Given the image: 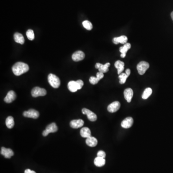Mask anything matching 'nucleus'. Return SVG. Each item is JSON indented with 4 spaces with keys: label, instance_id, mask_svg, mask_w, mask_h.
Wrapping results in <instances>:
<instances>
[{
    "label": "nucleus",
    "instance_id": "nucleus-1",
    "mask_svg": "<svg viewBox=\"0 0 173 173\" xmlns=\"http://www.w3.org/2000/svg\"><path fill=\"white\" fill-rule=\"evenodd\" d=\"M29 70V65L23 62H18L14 64L12 67L13 72L17 76L24 74Z\"/></svg>",
    "mask_w": 173,
    "mask_h": 173
},
{
    "label": "nucleus",
    "instance_id": "nucleus-2",
    "mask_svg": "<svg viewBox=\"0 0 173 173\" xmlns=\"http://www.w3.org/2000/svg\"><path fill=\"white\" fill-rule=\"evenodd\" d=\"M49 83L54 88H58L60 86V80L54 74H50L48 77Z\"/></svg>",
    "mask_w": 173,
    "mask_h": 173
},
{
    "label": "nucleus",
    "instance_id": "nucleus-3",
    "mask_svg": "<svg viewBox=\"0 0 173 173\" xmlns=\"http://www.w3.org/2000/svg\"><path fill=\"white\" fill-rule=\"evenodd\" d=\"M150 67V65L148 62L145 61H141L138 64L137 66L138 73L140 75H143L145 74Z\"/></svg>",
    "mask_w": 173,
    "mask_h": 173
},
{
    "label": "nucleus",
    "instance_id": "nucleus-4",
    "mask_svg": "<svg viewBox=\"0 0 173 173\" xmlns=\"http://www.w3.org/2000/svg\"><path fill=\"white\" fill-rule=\"evenodd\" d=\"M57 130V126H56V124L55 123H52L46 127L45 130L43 131L42 135L44 137H46L51 133L56 132Z\"/></svg>",
    "mask_w": 173,
    "mask_h": 173
},
{
    "label": "nucleus",
    "instance_id": "nucleus-5",
    "mask_svg": "<svg viewBox=\"0 0 173 173\" xmlns=\"http://www.w3.org/2000/svg\"><path fill=\"white\" fill-rule=\"evenodd\" d=\"M47 92L45 89L37 87L34 88L31 91V95L33 97L45 96Z\"/></svg>",
    "mask_w": 173,
    "mask_h": 173
},
{
    "label": "nucleus",
    "instance_id": "nucleus-6",
    "mask_svg": "<svg viewBox=\"0 0 173 173\" xmlns=\"http://www.w3.org/2000/svg\"><path fill=\"white\" fill-rule=\"evenodd\" d=\"M23 115L25 117L33 118V119H37L40 116L39 112L34 109H30L27 111H25Z\"/></svg>",
    "mask_w": 173,
    "mask_h": 173
},
{
    "label": "nucleus",
    "instance_id": "nucleus-7",
    "mask_svg": "<svg viewBox=\"0 0 173 173\" xmlns=\"http://www.w3.org/2000/svg\"><path fill=\"white\" fill-rule=\"evenodd\" d=\"M82 112L84 115H87L88 118V120H90L91 121H95L97 119V116L95 113H94L91 110L86 109V108H83L82 110Z\"/></svg>",
    "mask_w": 173,
    "mask_h": 173
},
{
    "label": "nucleus",
    "instance_id": "nucleus-8",
    "mask_svg": "<svg viewBox=\"0 0 173 173\" xmlns=\"http://www.w3.org/2000/svg\"><path fill=\"white\" fill-rule=\"evenodd\" d=\"M120 107V103L119 101H114L113 103L110 104L107 107V110L110 112H117Z\"/></svg>",
    "mask_w": 173,
    "mask_h": 173
},
{
    "label": "nucleus",
    "instance_id": "nucleus-9",
    "mask_svg": "<svg viewBox=\"0 0 173 173\" xmlns=\"http://www.w3.org/2000/svg\"><path fill=\"white\" fill-rule=\"evenodd\" d=\"M85 56V53L82 51H78L73 53L72 58L73 61L78 62L84 59Z\"/></svg>",
    "mask_w": 173,
    "mask_h": 173
},
{
    "label": "nucleus",
    "instance_id": "nucleus-10",
    "mask_svg": "<svg viewBox=\"0 0 173 173\" xmlns=\"http://www.w3.org/2000/svg\"><path fill=\"white\" fill-rule=\"evenodd\" d=\"M133 119L131 117L125 118L121 124V127L124 128H129L132 126L133 124Z\"/></svg>",
    "mask_w": 173,
    "mask_h": 173
},
{
    "label": "nucleus",
    "instance_id": "nucleus-11",
    "mask_svg": "<svg viewBox=\"0 0 173 173\" xmlns=\"http://www.w3.org/2000/svg\"><path fill=\"white\" fill-rule=\"evenodd\" d=\"M110 65V64L109 63H107L105 65L100 64V63H97L95 65V68L98 69L99 72L101 73H106L108 72L109 70L108 67H109Z\"/></svg>",
    "mask_w": 173,
    "mask_h": 173
},
{
    "label": "nucleus",
    "instance_id": "nucleus-12",
    "mask_svg": "<svg viewBox=\"0 0 173 173\" xmlns=\"http://www.w3.org/2000/svg\"><path fill=\"white\" fill-rule=\"evenodd\" d=\"M1 154L4 156L6 158H10L11 157L14 155V153L11 149L2 147L1 150Z\"/></svg>",
    "mask_w": 173,
    "mask_h": 173
},
{
    "label": "nucleus",
    "instance_id": "nucleus-13",
    "mask_svg": "<svg viewBox=\"0 0 173 173\" xmlns=\"http://www.w3.org/2000/svg\"><path fill=\"white\" fill-rule=\"evenodd\" d=\"M16 94L13 91H9L7 94L6 97L4 99V100L6 103H11L16 99Z\"/></svg>",
    "mask_w": 173,
    "mask_h": 173
},
{
    "label": "nucleus",
    "instance_id": "nucleus-14",
    "mask_svg": "<svg viewBox=\"0 0 173 173\" xmlns=\"http://www.w3.org/2000/svg\"><path fill=\"white\" fill-rule=\"evenodd\" d=\"M84 122L82 119H77V120H73L70 122V125L73 128H78L83 127L84 125Z\"/></svg>",
    "mask_w": 173,
    "mask_h": 173
},
{
    "label": "nucleus",
    "instance_id": "nucleus-15",
    "mask_svg": "<svg viewBox=\"0 0 173 173\" xmlns=\"http://www.w3.org/2000/svg\"><path fill=\"white\" fill-rule=\"evenodd\" d=\"M124 97L128 103H130L133 96V91L131 88H128L125 89L124 92Z\"/></svg>",
    "mask_w": 173,
    "mask_h": 173
},
{
    "label": "nucleus",
    "instance_id": "nucleus-16",
    "mask_svg": "<svg viewBox=\"0 0 173 173\" xmlns=\"http://www.w3.org/2000/svg\"><path fill=\"white\" fill-rule=\"evenodd\" d=\"M112 41L115 44H118L119 43L126 44L128 41V37L124 35L121 36L119 37H114Z\"/></svg>",
    "mask_w": 173,
    "mask_h": 173
},
{
    "label": "nucleus",
    "instance_id": "nucleus-17",
    "mask_svg": "<svg viewBox=\"0 0 173 173\" xmlns=\"http://www.w3.org/2000/svg\"><path fill=\"white\" fill-rule=\"evenodd\" d=\"M131 48V44L129 43H127L125 44V45L123 47H121L119 49V51L120 53H121V57L122 58H124L126 56V53L128 50L130 49Z\"/></svg>",
    "mask_w": 173,
    "mask_h": 173
},
{
    "label": "nucleus",
    "instance_id": "nucleus-18",
    "mask_svg": "<svg viewBox=\"0 0 173 173\" xmlns=\"http://www.w3.org/2000/svg\"><path fill=\"white\" fill-rule=\"evenodd\" d=\"M86 143L88 146L94 147L96 146L98 144V140L96 138L91 136L86 139Z\"/></svg>",
    "mask_w": 173,
    "mask_h": 173
},
{
    "label": "nucleus",
    "instance_id": "nucleus-19",
    "mask_svg": "<svg viewBox=\"0 0 173 173\" xmlns=\"http://www.w3.org/2000/svg\"><path fill=\"white\" fill-rule=\"evenodd\" d=\"M115 66L116 69H117V73L118 75L121 74L123 71L124 69V66L125 64L122 61H116L115 64Z\"/></svg>",
    "mask_w": 173,
    "mask_h": 173
},
{
    "label": "nucleus",
    "instance_id": "nucleus-20",
    "mask_svg": "<svg viewBox=\"0 0 173 173\" xmlns=\"http://www.w3.org/2000/svg\"><path fill=\"white\" fill-rule=\"evenodd\" d=\"M80 133L83 138H88L91 136V130L87 127H84L81 128Z\"/></svg>",
    "mask_w": 173,
    "mask_h": 173
},
{
    "label": "nucleus",
    "instance_id": "nucleus-21",
    "mask_svg": "<svg viewBox=\"0 0 173 173\" xmlns=\"http://www.w3.org/2000/svg\"><path fill=\"white\" fill-rule=\"evenodd\" d=\"M68 88L71 92H75L78 90L77 83L75 81H71L68 83Z\"/></svg>",
    "mask_w": 173,
    "mask_h": 173
},
{
    "label": "nucleus",
    "instance_id": "nucleus-22",
    "mask_svg": "<svg viewBox=\"0 0 173 173\" xmlns=\"http://www.w3.org/2000/svg\"><path fill=\"white\" fill-rule=\"evenodd\" d=\"M94 164L97 167H103L105 164V160L104 158L97 156L94 161Z\"/></svg>",
    "mask_w": 173,
    "mask_h": 173
},
{
    "label": "nucleus",
    "instance_id": "nucleus-23",
    "mask_svg": "<svg viewBox=\"0 0 173 173\" xmlns=\"http://www.w3.org/2000/svg\"><path fill=\"white\" fill-rule=\"evenodd\" d=\"M14 40L17 43H20L21 44H23L25 42V39L23 36L18 32L14 34Z\"/></svg>",
    "mask_w": 173,
    "mask_h": 173
},
{
    "label": "nucleus",
    "instance_id": "nucleus-24",
    "mask_svg": "<svg viewBox=\"0 0 173 173\" xmlns=\"http://www.w3.org/2000/svg\"><path fill=\"white\" fill-rule=\"evenodd\" d=\"M6 125L8 128H12L14 125V119L13 117L11 116H8L6 119Z\"/></svg>",
    "mask_w": 173,
    "mask_h": 173
},
{
    "label": "nucleus",
    "instance_id": "nucleus-25",
    "mask_svg": "<svg viewBox=\"0 0 173 173\" xmlns=\"http://www.w3.org/2000/svg\"><path fill=\"white\" fill-rule=\"evenodd\" d=\"M152 90L151 88H147L145 89L144 93L142 94V98L143 99H148L152 94Z\"/></svg>",
    "mask_w": 173,
    "mask_h": 173
},
{
    "label": "nucleus",
    "instance_id": "nucleus-26",
    "mask_svg": "<svg viewBox=\"0 0 173 173\" xmlns=\"http://www.w3.org/2000/svg\"><path fill=\"white\" fill-rule=\"evenodd\" d=\"M128 77V76L126 73H121V74H120L119 76V78L120 79L119 83L120 84H124L126 82Z\"/></svg>",
    "mask_w": 173,
    "mask_h": 173
},
{
    "label": "nucleus",
    "instance_id": "nucleus-27",
    "mask_svg": "<svg viewBox=\"0 0 173 173\" xmlns=\"http://www.w3.org/2000/svg\"><path fill=\"white\" fill-rule=\"evenodd\" d=\"M82 25L83 26V27L85 29L88 30H91L92 29V23L91 22H89V21L85 20V21H83L82 23Z\"/></svg>",
    "mask_w": 173,
    "mask_h": 173
},
{
    "label": "nucleus",
    "instance_id": "nucleus-28",
    "mask_svg": "<svg viewBox=\"0 0 173 173\" xmlns=\"http://www.w3.org/2000/svg\"><path fill=\"white\" fill-rule=\"evenodd\" d=\"M27 37L29 40L30 41H33L34 39V31L31 29H29L26 32Z\"/></svg>",
    "mask_w": 173,
    "mask_h": 173
},
{
    "label": "nucleus",
    "instance_id": "nucleus-29",
    "mask_svg": "<svg viewBox=\"0 0 173 173\" xmlns=\"http://www.w3.org/2000/svg\"><path fill=\"white\" fill-rule=\"evenodd\" d=\"M89 82L91 83V84L92 85H95L97 84L99 81V80L98 79L97 77H91L89 78Z\"/></svg>",
    "mask_w": 173,
    "mask_h": 173
},
{
    "label": "nucleus",
    "instance_id": "nucleus-30",
    "mask_svg": "<svg viewBox=\"0 0 173 173\" xmlns=\"http://www.w3.org/2000/svg\"><path fill=\"white\" fill-rule=\"evenodd\" d=\"M97 156L105 158V157H106V153L103 151H100L97 153Z\"/></svg>",
    "mask_w": 173,
    "mask_h": 173
},
{
    "label": "nucleus",
    "instance_id": "nucleus-31",
    "mask_svg": "<svg viewBox=\"0 0 173 173\" xmlns=\"http://www.w3.org/2000/svg\"><path fill=\"white\" fill-rule=\"evenodd\" d=\"M77 83V85H78V89H81L82 88L83 86L84 85V82L82 80H77L76 81Z\"/></svg>",
    "mask_w": 173,
    "mask_h": 173
},
{
    "label": "nucleus",
    "instance_id": "nucleus-32",
    "mask_svg": "<svg viewBox=\"0 0 173 173\" xmlns=\"http://www.w3.org/2000/svg\"><path fill=\"white\" fill-rule=\"evenodd\" d=\"M104 77V73H101V72H98V73H97V75H96V77L98 78V79L99 81H100L101 79H102V78Z\"/></svg>",
    "mask_w": 173,
    "mask_h": 173
},
{
    "label": "nucleus",
    "instance_id": "nucleus-33",
    "mask_svg": "<svg viewBox=\"0 0 173 173\" xmlns=\"http://www.w3.org/2000/svg\"><path fill=\"white\" fill-rule=\"evenodd\" d=\"M25 173H36L35 171H32V170H30V169H26V170L25 171Z\"/></svg>",
    "mask_w": 173,
    "mask_h": 173
},
{
    "label": "nucleus",
    "instance_id": "nucleus-34",
    "mask_svg": "<svg viewBox=\"0 0 173 173\" xmlns=\"http://www.w3.org/2000/svg\"><path fill=\"white\" fill-rule=\"evenodd\" d=\"M130 73H131V71H130V70L129 69H127L126 71V74L128 75V76H129V75H130Z\"/></svg>",
    "mask_w": 173,
    "mask_h": 173
},
{
    "label": "nucleus",
    "instance_id": "nucleus-35",
    "mask_svg": "<svg viewBox=\"0 0 173 173\" xmlns=\"http://www.w3.org/2000/svg\"><path fill=\"white\" fill-rule=\"evenodd\" d=\"M171 18H172V20H173V12H172V13H171Z\"/></svg>",
    "mask_w": 173,
    "mask_h": 173
}]
</instances>
